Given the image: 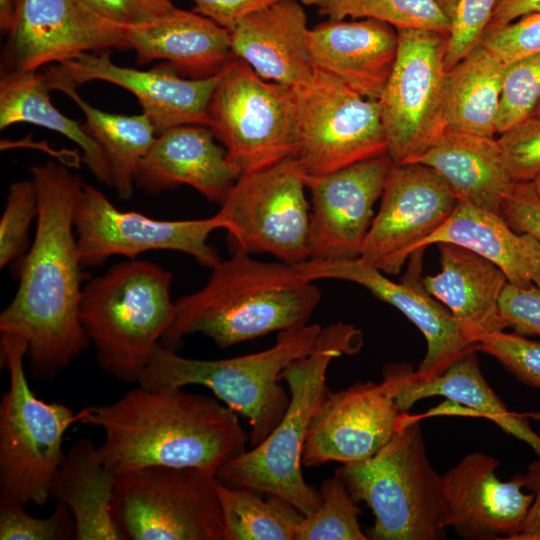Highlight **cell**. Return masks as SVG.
Masks as SVG:
<instances>
[{
    "instance_id": "7a4b0ae2",
    "label": "cell",
    "mask_w": 540,
    "mask_h": 540,
    "mask_svg": "<svg viewBox=\"0 0 540 540\" xmlns=\"http://www.w3.org/2000/svg\"><path fill=\"white\" fill-rule=\"evenodd\" d=\"M79 412V423L103 430L98 456L116 475L147 466L195 467L217 474L249 442L233 410L182 388L138 386L113 403Z\"/></svg>"
},
{
    "instance_id": "30bf717a",
    "label": "cell",
    "mask_w": 540,
    "mask_h": 540,
    "mask_svg": "<svg viewBox=\"0 0 540 540\" xmlns=\"http://www.w3.org/2000/svg\"><path fill=\"white\" fill-rule=\"evenodd\" d=\"M218 75L207 127L223 144L228 161L240 175L293 157V88L263 79L234 55Z\"/></svg>"
},
{
    "instance_id": "ab89813d",
    "label": "cell",
    "mask_w": 540,
    "mask_h": 540,
    "mask_svg": "<svg viewBox=\"0 0 540 540\" xmlns=\"http://www.w3.org/2000/svg\"><path fill=\"white\" fill-rule=\"evenodd\" d=\"M37 214L38 202L32 179L11 183L0 220L1 268L22 256L30 247L28 232Z\"/></svg>"
},
{
    "instance_id": "52a82bcc",
    "label": "cell",
    "mask_w": 540,
    "mask_h": 540,
    "mask_svg": "<svg viewBox=\"0 0 540 540\" xmlns=\"http://www.w3.org/2000/svg\"><path fill=\"white\" fill-rule=\"evenodd\" d=\"M419 420L404 413L399 430L381 450L335 471L353 499L374 514L368 539L445 538L443 478L429 462Z\"/></svg>"
},
{
    "instance_id": "d6986e66",
    "label": "cell",
    "mask_w": 540,
    "mask_h": 540,
    "mask_svg": "<svg viewBox=\"0 0 540 540\" xmlns=\"http://www.w3.org/2000/svg\"><path fill=\"white\" fill-rule=\"evenodd\" d=\"M404 413L382 382H358L329 391L310 422L302 464L366 460L394 437Z\"/></svg>"
},
{
    "instance_id": "9a60e30c",
    "label": "cell",
    "mask_w": 540,
    "mask_h": 540,
    "mask_svg": "<svg viewBox=\"0 0 540 540\" xmlns=\"http://www.w3.org/2000/svg\"><path fill=\"white\" fill-rule=\"evenodd\" d=\"M458 202L449 184L430 166L393 163L358 258L384 274H398L418 244L448 219Z\"/></svg>"
},
{
    "instance_id": "ba28073f",
    "label": "cell",
    "mask_w": 540,
    "mask_h": 540,
    "mask_svg": "<svg viewBox=\"0 0 540 540\" xmlns=\"http://www.w3.org/2000/svg\"><path fill=\"white\" fill-rule=\"evenodd\" d=\"M1 366L9 387L0 403V499L44 506L65 457L66 431L80 412L58 402H46L32 391L24 368L27 342L1 333Z\"/></svg>"
},
{
    "instance_id": "8d00e7d4",
    "label": "cell",
    "mask_w": 540,
    "mask_h": 540,
    "mask_svg": "<svg viewBox=\"0 0 540 540\" xmlns=\"http://www.w3.org/2000/svg\"><path fill=\"white\" fill-rule=\"evenodd\" d=\"M540 102V53L506 64L496 119L500 135L531 117Z\"/></svg>"
},
{
    "instance_id": "484cf974",
    "label": "cell",
    "mask_w": 540,
    "mask_h": 540,
    "mask_svg": "<svg viewBox=\"0 0 540 540\" xmlns=\"http://www.w3.org/2000/svg\"><path fill=\"white\" fill-rule=\"evenodd\" d=\"M440 271L423 277L425 289L452 314L467 340L477 345L485 335L509 328L499 308L508 280L492 262L465 247L436 244Z\"/></svg>"
},
{
    "instance_id": "d4e9b609",
    "label": "cell",
    "mask_w": 540,
    "mask_h": 540,
    "mask_svg": "<svg viewBox=\"0 0 540 540\" xmlns=\"http://www.w3.org/2000/svg\"><path fill=\"white\" fill-rule=\"evenodd\" d=\"M476 350L452 363L442 374L420 379L405 363H390L383 369L382 383L402 412L421 399L441 395L465 406L471 414L485 417L508 434L527 443L540 458V436L531 428L523 413L508 411L486 382Z\"/></svg>"
},
{
    "instance_id": "7dc6e473",
    "label": "cell",
    "mask_w": 540,
    "mask_h": 540,
    "mask_svg": "<svg viewBox=\"0 0 540 540\" xmlns=\"http://www.w3.org/2000/svg\"><path fill=\"white\" fill-rule=\"evenodd\" d=\"M193 10L223 28L232 30L245 17L283 0H191Z\"/></svg>"
},
{
    "instance_id": "bcb514c9",
    "label": "cell",
    "mask_w": 540,
    "mask_h": 540,
    "mask_svg": "<svg viewBox=\"0 0 540 540\" xmlns=\"http://www.w3.org/2000/svg\"><path fill=\"white\" fill-rule=\"evenodd\" d=\"M501 214L513 230L531 234L540 243V199L530 182L514 185L502 205Z\"/></svg>"
},
{
    "instance_id": "ac0fdd59",
    "label": "cell",
    "mask_w": 540,
    "mask_h": 540,
    "mask_svg": "<svg viewBox=\"0 0 540 540\" xmlns=\"http://www.w3.org/2000/svg\"><path fill=\"white\" fill-rule=\"evenodd\" d=\"M393 165L388 154L318 177H305L311 192L309 259L336 262L358 258Z\"/></svg>"
},
{
    "instance_id": "db71d44e",
    "label": "cell",
    "mask_w": 540,
    "mask_h": 540,
    "mask_svg": "<svg viewBox=\"0 0 540 540\" xmlns=\"http://www.w3.org/2000/svg\"><path fill=\"white\" fill-rule=\"evenodd\" d=\"M532 116H540V102L539 104L537 105V107L535 108Z\"/></svg>"
},
{
    "instance_id": "7c38bea8",
    "label": "cell",
    "mask_w": 540,
    "mask_h": 540,
    "mask_svg": "<svg viewBox=\"0 0 540 540\" xmlns=\"http://www.w3.org/2000/svg\"><path fill=\"white\" fill-rule=\"evenodd\" d=\"M294 160L305 177H318L387 154L379 102L356 93L315 68L311 81L293 88Z\"/></svg>"
},
{
    "instance_id": "ffe728a7",
    "label": "cell",
    "mask_w": 540,
    "mask_h": 540,
    "mask_svg": "<svg viewBox=\"0 0 540 540\" xmlns=\"http://www.w3.org/2000/svg\"><path fill=\"white\" fill-rule=\"evenodd\" d=\"M45 72L76 87L99 80L117 85L133 94L156 134L180 125L208 123V106L218 82V73L206 78H183L169 63L149 70L115 64L110 50L82 53L68 61L49 66Z\"/></svg>"
},
{
    "instance_id": "3957f363",
    "label": "cell",
    "mask_w": 540,
    "mask_h": 540,
    "mask_svg": "<svg viewBox=\"0 0 540 540\" xmlns=\"http://www.w3.org/2000/svg\"><path fill=\"white\" fill-rule=\"evenodd\" d=\"M211 270L203 288L174 301L163 347L175 351L185 336L200 333L227 348L304 326L321 300L314 281L282 261L262 262L234 250Z\"/></svg>"
},
{
    "instance_id": "ee69618b",
    "label": "cell",
    "mask_w": 540,
    "mask_h": 540,
    "mask_svg": "<svg viewBox=\"0 0 540 540\" xmlns=\"http://www.w3.org/2000/svg\"><path fill=\"white\" fill-rule=\"evenodd\" d=\"M500 313L509 328L524 336H540V289L507 283L499 299Z\"/></svg>"
},
{
    "instance_id": "f6af8a7d",
    "label": "cell",
    "mask_w": 540,
    "mask_h": 540,
    "mask_svg": "<svg viewBox=\"0 0 540 540\" xmlns=\"http://www.w3.org/2000/svg\"><path fill=\"white\" fill-rule=\"evenodd\" d=\"M96 14L122 27L154 20L174 7V0H81Z\"/></svg>"
},
{
    "instance_id": "5b68a950",
    "label": "cell",
    "mask_w": 540,
    "mask_h": 540,
    "mask_svg": "<svg viewBox=\"0 0 540 540\" xmlns=\"http://www.w3.org/2000/svg\"><path fill=\"white\" fill-rule=\"evenodd\" d=\"M172 280L160 265L130 259L85 284L79 316L104 372L138 382L172 323Z\"/></svg>"
},
{
    "instance_id": "60d3db41",
    "label": "cell",
    "mask_w": 540,
    "mask_h": 540,
    "mask_svg": "<svg viewBox=\"0 0 540 540\" xmlns=\"http://www.w3.org/2000/svg\"><path fill=\"white\" fill-rule=\"evenodd\" d=\"M477 351L496 358L520 382L540 388V342L524 335L497 331L483 336Z\"/></svg>"
},
{
    "instance_id": "2e32d148",
    "label": "cell",
    "mask_w": 540,
    "mask_h": 540,
    "mask_svg": "<svg viewBox=\"0 0 540 540\" xmlns=\"http://www.w3.org/2000/svg\"><path fill=\"white\" fill-rule=\"evenodd\" d=\"M1 71H38L82 53L128 49L124 27L81 0H15Z\"/></svg>"
},
{
    "instance_id": "4316f807",
    "label": "cell",
    "mask_w": 540,
    "mask_h": 540,
    "mask_svg": "<svg viewBox=\"0 0 540 540\" xmlns=\"http://www.w3.org/2000/svg\"><path fill=\"white\" fill-rule=\"evenodd\" d=\"M124 34L138 64L164 60L190 78L216 75L233 55L230 31L194 10L174 7Z\"/></svg>"
},
{
    "instance_id": "f546056e",
    "label": "cell",
    "mask_w": 540,
    "mask_h": 540,
    "mask_svg": "<svg viewBox=\"0 0 540 540\" xmlns=\"http://www.w3.org/2000/svg\"><path fill=\"white\" fill-rule=\"evenodd\" d=\"M115 480L116 474L99 458L91 440L76 441L65 454L50 498L71 511L75 539L121 540L111 513Z\"/></svg>"
},
{
    "instance_id": "e0dca14e",
    "label": "cell",
    "mask_w": 540,
    "mask_h": 540,
    "mask_svg": "<svg viewBox=\"0 0 540 540\" xmlns=\"http://www.w3.org/2000/svg\"><path fill=\"white\" fill-rule=\"evenodd\" d=\"M424 250L418 248L410 255L407 271L399 283L359 258L336 262L307 260L295 267L310 281L337 279L359 284L401 311L426 339V355L413 375L428 379L442 374L466 353L477 351V345L467 340L449 310L425 289Z\"/></svg>"
},
{
    "instance_id": "603a6c76",
    "label": "cell",
    "mask_w": 540,
    "mask_h": 540,
    "mask_svg": "<svg viewBox=\"0 0 540 540\" xmlns=\"http://www.w3.org/2000/svg\"><path fill=\"white\" fill-rule=\"evenodd\" d=\"M215 139L203 125H180L157 135L137 167L135 186L157 194L189 185L221 204L240 173Z\"/></svg>"
},
{
    "instance_id": "836d02e7",
    "label": "cell",
    "mask_w": 540,
    "mask_h": 540,
    "mask_svg": "<svg viewBox=\"0 0 540 540\" xmlns=\"http://www.w3.org/2000/svg\"><path fill=\"white\" fill-rule=\"evenodd\" d=\"M225 540H294L303 514L287 500L270 496L263 500L258 492L224 484L217 477Z\"/></svg>"
},
{
    "instance_id": "b9f144b4",
    "label": "cell",
    "mask_w": 540,
    "mask_h": 540,
    "mask_svg": "<svg viewBox=\"0 0 540 540\" xmlns=\"http://www.w3.org/2000/svg\"><path fill=\"white\" fill-rule=\"evenodd\" d=\"M497 140L515 183L531 182L540 173V116L527 118Z\"/></svg>"
},
{
    "instance_id": "8fae6325",
    "label": "cell",
    "mask_w": 540,
    "mask_h": 540,
    "mask_svg": "<svg viewBox=\"0 0 540 540\" xmlns=\"http://www.w3.org/2000/svg\"><path fill=\"white\" fill-rule=\"evenodd\" d=\"M293 157L243 173L216 213L232 251L267 253L296 265L309 259L310 207Z\"/></svg>"
},
{
    "instance_id": "4fadbf2b",
    "label": "cell",
    "mask_w": 540,
    "mask_h": 540,
    "mask_svg": "<svg viewBox=\"0 0 540 540\" xmlns=\"http://www.w3.org/2000/svg\"><path fill=\"white\" fill-rule=\"evenodd\" d=\"M398 51L378 100L394 164L415 161L446 130V35L397 30Z\"/></svg>"
},
{
    "instance_id": "681fc988",
    "label": "cell",
    "mask_w": 540,
    "mask_h": 540,
    "mask_svg": "<svg viewBox=\"0 0 540 540\" xmlns=\"http://www.w3.org/2000/svg\"><path fill=\"white\" fill-rule=\"evenodd\" d=\"M535 13H540V0H498L486 31Z\"/></svg>"
},
{
    "instance_id": "6da1fadb",
    "label": "cell",
    "mask_w": 540,
    "mask_h": 540,
    "mask_svg": "<svg viewBox=\"0 0 540 540\" xmlns=\"http://www.w3.org/2000/svg\"><path fill=\"white\" fill-rule=\"evenodd\" d=\"M38 214L19 284L0 313V332L28 344L30 371L52 380L84 352L90 339L79 316L83 273L74 230L81 177L53 161L31 167Z\"/></svg>"
},
{
    "instance_id": "7bdbcfd3",
    "label": "cell",
    "mask_w": 540,
    "mask_h": 540,
    "mask_svg": "<svg viewBox=\"0 0 540 540\" xmlns=\"http://www.w3.org/2000/svg\"><path fill=\"white\" fill-rule=\"evenodd\" d=\"M481 43L505 64L540 53V13L486 31Z\"/></svg>"
},
{
    "instance_id": "1f68e13d",
    "label": "cell",
    "mask_w": 540,
    "mask_h": 540,
    "mask_svg": "<svg viewBox=\"0 0 540 540\" xmlns=\"http://www.w3.org/2000/svg\"><path fill=\"white\" fill-rule=\"evenodd\" d=\"M506 64L482 43L447 71L446 130L495 137Z\"/></svg>"
},
{
    "instance_id": "816d5d0a",
    "label": "cell",
    "mask_w": 540,
    "mask_h": 540,
    "mask_svg": "<svg viewBox=\"0 0 540 540\" xmlns=\"http://www.w3.org/2000/svg\"><path fill=\"white\" fill-rule=\"evenodd\" d=\"M530 183L540 199V173Z\"/></svg>"
},
{
    "instance_id": "8992f818",
    "label": "cell",
    "mask_w": 540,
    "mask_h": 540,
    "mask_svg": "<svg viewBox=\"0 0 540 540\" xmlns=\"http://www.w3.org/2000/svg\"><path fill=\"white\" fill-rule=\"evenodd\" d=\"M320 331L319 324L291 328L278 332L265 350L215 360L183 357L159 344L137 383L151 390L207 387L248 420L249 444L254 447L273 431L288 407L289 394L280 384L282 371L311 352Z\"/></svg>"
},
{
    "instance_id": "7402d4cb",
    "label": "cell",
    "mask_w": 540,
    "mask_h": 540,
    "mask_svg": "<svg viewBox=\"0 0 540 540\" xmlns=\"http://www.w3.org/2000/svg\"><path fill=\"white\" fill-rule=\"evenodd\" d=\"M308 47L316 69L378 101L396 60L398 32L375 19H327L309 29Z\"/></svg>"
},
{
    "instance_id": "9c48e42d",
    "label": "cell",
    "mask_w": 540,
    "mask_h": 540,
    "mask_svg": "<svg viewBox=\"0 0 540 540\" xmlns=\"http://www.w3.org/2000/svg\"><path fill=\"white\" fill-rule=\"evenodd\" d=\"M216 474L147 466L116 475L111 505L121 540H225Z\"/></svg>"
},
{
    "instance_id": "44dd1931",
    "label": "cell",
    "mask_w": 540,
    "mask_h": 540,
    "mask_svg": "<svg viewBox=\"0 0 540 540\" xmlns=\"http://www.w3.org/2000/svg\"><path fill=\"white\" fill-rule=\"evenodd\" d=\"M498 465L492 456L476 452L442 476L446 528L466 539L517 538L534 496L522 492L521 474L499 479Z\"/></svg>"
},
{
    "instance_id": "f5cc1de1",
    "label": "cell",
    "mask_w": 540,
    "mask_h": 540,
    "mask_svg": "<svg viewBox=\"0 0 540 540\" xmlns=\"http://www.w3.org/2000/svg\"><path fill=\"white\" fill-rule=\"evenodd\" d=\"M529 419H533L537 422H540V412H527L524 413Z\"/></svg>"
},
{
    "instance_id": "83f0119b",
    "label": "cell",
    "mask_w": 540,
    "mask_h": 540,
    "mask_svg": "<svg viewBox=\"0 0 540 540\" xmlns=\"http://www.w3.org/2000/svg\"><path fill=\"white\" fill-rule=\"evenodd\" d=\"M438 243L472 250L495 264L512 285L540 289V243L531 234L513 230L502 215L459 201L448 219L416 249Z\"/></svg>"
},
{
    "instance_id": "e575fe53",
    "label": "cell",
    "mask_w": 540,
    "mask_h": 540,
    "mask_svg": "<svg viewBox=\"0 0 540 540\" xmlns=\"http://www.w3.org/2000/svg\"><path fill=\"white\" fill-rule=\"evenodd\" d=\"M327 19H375L396 30L449 32V22L435 0H300Z\"/></svg>"
},
{
    "instance_id": "f1b7e54d",
    "label": "cell",
    "mask_w": 540,
    "mask_h": 540,
    "mask_svg": "<svg viewBox=\"0 0 540 540\" xmlns=\"http://www.w3.org/2000/svg\"><path fill=\"white\" fill-rule=\"evenodd\" d=\"M430 166L449 184L459 201L501 214L516 184L498 140L445 130L415 161Z\"/></svg>"
},
{
    "instance_id": "277c9868",
    "label": "cell",
    "mask_w": 540,
    "mask_h": 540,
    "mask_svg": "<svg viewBox=\"0 0 540 540\" xmlns=\"http://www.w3.org/2000/svg\"><path fill=\"white\" fill-rule=\"evenodd\" d=\"M362 333L353 325L336 322L321 328L311 352L291 362L281 373L289 389V404L280 422L258 445L224 464L216 477L226 485L242 487L269 496H279L303 515L321 504L319 489L302 474V456L312 417L330 391V363L357 353Z\"/></svg>"
},
{
    "instance_id": "4dcf8cb0",
    "label": "cell",
    "mask_w": 540,
    "mask_h": 540,
    "mask_svg": "<svg viewBox=\"0 0 540 540\" xmlns=\"http://www.w3.org/2000/svg\"><path fill=\"white\" fill-rule=\"evenodd\" d=\"M44 72H6L0 78V129L28 123L55 131L78 145L82 161L102 184L112 187V173L105 152L83 126L61 113L51 102Z\"/></svg>"
},
{
    "instance_id": "f35d334b",
    "label": "cell",
    "mask_w": 540,
    "mask_h": 540,
    "mask_svg": "<svg viewBox=\"0 0 540 540\" xmlns=\"http://www.w3.org/2000/svg\"><path fill=\"white\" fill-rule=\"evenodd\" d=\"M25 505L10 499H0L1 540H67L75 538V521L69 508L57 502L53 512L37 518L25 510Z\"/></svg>"
},
{
    "instance_id": "d6a6232c",
    "label": "cell",
    "mask_w": 540,
    "mask_h": 540,
    "mask_svg": "<svg viewBox=\"0 0 540 540\" xmlns=\"http://www.w3.org/2000/svg\"><path fill=\"white\" fill-rule=\"evenodd\" d=\"M45 73V72H44ZM51 90L68 96L82 111L84 130L102 147L110 165L114 190L122 200L134 194L137 167L153 144L157 134L149 118L137 115L112 114L86 102L76 86L45 73Z\"/></svg>"
},
{
    "instance_id": "5bb4252c",
    "label": "cell",
    "mask_w": 540,
    "mask_h": 540,
    "mask_svg": "<svg viewBox=\"0 0 540 540\" xmlns=\"http://www.w3.org/2000/svg\"><path fill=\"white\" fill-rule=\"evenodd\" d=\"M73 221L83 268L102 265L115 255L135 259L152 250L183 252L209 268L221 261L208 243L210 234L222 229L216 214L194 220L153 219L117 209L101 191L84 183Z\"/></svg>"
},
{
    "instance_id": "d590c367",
    "label": "cell",
    "mask_w": 540,
    "mask_h": 540,
    "mask_svg": "<svg viewBox=\"0 0 540 540\" xmlns=\"http://www.w3.org/2000/svg\"><path fill=\"white\" fill-rule=\"evenodd\" d=\"M319 491V508L303 516L294 540H367L358 520L360 510L343 481L334 475L321 483Z\"/></svg>"
},
{
    "instance_id": "cb8c5ba5",
    "label": "cell",
    "mask_w": 540,
    "mask_h": 540,
    "mask_svg": "<svg viewBox=\"0 0 540 540\" xmlns=\"http://www.w3.org/2000/svg\"><path fill=\"white\" fill-rule=\"evenodd\" d=\"M307 16L299 0H283L242 19L230 30L232 54L263 79L300 88L315 72Z\"/></svg>"
},
{
    "instance_id": "74e56055",
    "label": "cell",
    "mask_w": 540,
    "mask_h": 540,
    "mask_svg": "<svg viewBox=\"0 0 540 540\" xmlns=\"http://www.w3.org/2000/svg\"><path fill=\"white\" fill-rule=\"evenodd\" d=\"M498 0H435L449 22L447 71L481 43Z\"/></svg>"
},
{
    "instance_id": "c3c4849f",
    "label": "cell",
    "mask_w": 540,
    "mask_h": 540,
    "mask_svg": "<svg viewBox=\"0 0 540 540\" xmlns=\"http://www.w3.org/2000/svg\"><path fill=\"white\" fill-rule=\"evenodd\" d=\"M523 487L529 490L534 498L528 510L523 529L516 539H540V458L532 462L525 473L521 474Z\"/></svg>"
},
{
    "instance_id": "f907efd6",
    "label": "cell",
    "mask_w": 540,
    "mask_h": 540,
    "mask_svg": "<svg viewBox=\"0 0 540 540\" xmlns=\"http://www.w3.org/2000/svg\"><path fill=\"white\" fill-rule=\"evenodd\" d=\"M15 0H0V28L6 34L13 15Z\"/></svg>"
}]
</instances>
